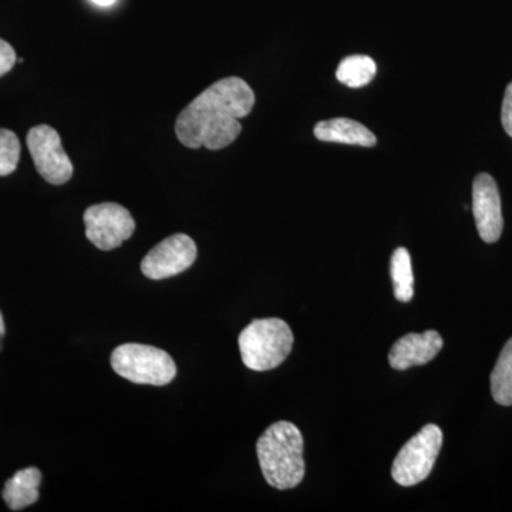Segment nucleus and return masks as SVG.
<instances>
[{"label": "nucleus", "instance_id": "obj_10", "mask_svg": "<svg viewBox=\"0 0 512 512\" xmlns=\"http://www.w3.org/2000/svg\"><path fill=\"white\" fill-rule=\"evenodd\" d=\"M444 342L436 330L409 333L394 343L389 353V363L394 370H407L431 362L443 349Z\"/></svg>", "mask_w": 512, "mask_h": 512}, {"label": "nucleus", "instance_id": "obj_16", "mask_svg": "<svg viewBox=\"0 0 512 512\" xmlns=\"http://www.w3.org/2000/svg\"><path fill=\"white\" fill-rule=\"evenodd\" d=\"M20 160V141L13 131L0 128V177L15 173Z\"/></svg>", "mask_w": 512, "mask_h": 512}, {"label": "nucleus", "instance_id": "obj_9", "mask_svg": "<svg viewBox=\"0 0 512 512\" xmlns=\"http://www.w3.org/2000/svg\"><path fill=\"white\" fill-rule=\"evenodd\" d=\"M473 214L477 231L487 244L501 238L504 229L503 207L498 185L487 173H480L473 183Z\"/></svg>", "mask_w": 512, "mask_h": 512}, {"label": "nucleus", "instance_id": "obj_12", "mask_svg": "<svg viewBox=\"0 0 512 512\" xmlns=\"http://www.w3.org/2000/svg\"><path fill=\"white\" fill-rule=\"evenodd\" d=\"M39 468L29 467L20 470L6 481L3 500L12 511H22L39 500V487L42 484Z\"/></svg>", "mask_w": 512, "mask_h": 512}, {"label": "nucleus", "instance_id": "obj_7", "mask_svg": "<svg viewBox=\"0 0 512 512\" xmlns=\"http://www.w3.org/2000/svg\"><path fill=\"white\" fill-rule=\"evenodd\" d=\"M26 143L37 173L42 175L43 180L52 185L69 183L73 177V164L55 128L46 124L30 128Z\"/></svg>", "mask_w": 512, "mask_h": 512}, {"label": "nucleus", "instance_id": "obj_11", "mask_svg": "<svg viewBox=\"0 0 512 512\" xmlns=\"http://www.w3.org/2000/svg\"><path fill=\"white\" fill-rule=\"evenodd\" d=\"M315 137L325 143L349 144V146L375 147L377 138L369 128L359 121L345 119H330L319 121L315 126Z\"/></svg>", "mask_w": 512, "mask_h": 512}, {"label": "nucleus", "instance_id": "obj_5", "mask_svg": "<svg viewBox=\"0 0 512 512\" xmlns=\"http://www.w3.org/2000/svg\"><path fill=\"white\" fill-rule=\"evenodd\" d=\"M443 446V431L436 424H427L404 444L394 458L392 477L403 487H413L426 480L433 471Z\"/></svg>", "mask_w": 512, "mask_h": 512}, {"label": "nucleus", "instance_id": "obj_14", "mask_svg": "<svg viewBox=\"0 0 512 512\" xmlns=\"http://www.w3.org/2000/svg\"><path fill=\"white\" fill-rule=\"evenodd\" d=\"M390 276L397 301L410 302L414 296L412 256L406 248H397L390 259Z\"/></svg>", "mask_w": 512, "mask_h": 512}, {"label": "nucleus", "instance_id": "obj_19", "mask_svg": "<svg viewBox=\"0 0 512 512\" xmlns=\"http://www.w3.org/2000/svg\"><path fill=\"white\" fill-rule=\"evenodd\" d=\"M5 335H6L5 320H3L2 312H0V352H2L3 339H5Z\"/></svg>", "mask_w": 512, "mask_h": 512}, {"label": "nucleus", "instance_id": "obj_6", "mask_svg": "<svg viewBox=\"0 0 512 512\" xmlns=\"http://www.w3.org/2000/svg\"><path fill=\"white\" fill-rule=\"evenodd\" d=\"M83 221L87 239L101 251L121 247L136 231L133 215L116 202L92 205L84 212Z\"/></svg>", "mask_w": 512, "mask_h": 512}, {"label": "nucleus", "instance_id": "obj_8", "mask_svg": "<svg viewBox=\"0 0 512 512\" xmlns=\"http://www.w3.org/2000/svg\"><path fill=\"white\" fill-rule=\"evenodd\" d=\"M197 259V245L185 234H175L156 245L141 262L148 279L161 281L183 274Z\"/></svg>", "mask_w": 512, "mask_h": 512}, {"label": "nucleus", "instance_id": "obj_3", "mask_svg": "<svg viewBox=\"0 0 512 512\" xmlns=\"http://www.w3.org/2000/svg\"><path fill=\"white\" fill-rule=\"evenodd\" d=\"M242 362L255 372L275 369L291 355L293 333L285 320L255 319L242 330L238 339Z\"/></svg>", "mask_w": 512, "mask_h": 512}, {"label": "nucleus", "instance_id": "obj_2", "mask_svg": "<svg viewBox=\"0 0 512 512\" xmlns=\"http://www.w3.org/2000/svg\"><path fill=\"white\" fill-rule=\"evenodd\" d=\"M259 466L266 483L276 490L298 487L305 477L301 430L289 421L272 424L256 444Z\"/></svg>", "mask_w": 512, "mask_h": 512}, {"label": "nucleus", "instance_id": "obj_15", "mask_svg": "<svg viewBox=\"0 0 512 512\" xmlns=\"http://www.w3.org/2000/svg\"><path fill=\"white\" fill-rule=\"evenodd\" d=\"M490 380L495 402L501 406H512V338L501 350Z\"/></svg>", "mask_w": 512, "mask_h": 512}, {"label": "nucleus", "instance_id": "obj_4", "mask_svg": "<svg viewBox=\"0 0 512 512\" xmlns=\"http://www.w3.org/2000/svg\"><path fill=\"white\" fill-rule=\"evenodd\" d=\"M111 367L128 382L165 386L177 376L173 357L154 346L126 343L111 353Z\"/></svg>", "mask_w": 512, "mask_h": 512}, {"label": "nucleus", "instance_id": "obj_13", "mask_svg": "<svg viewBox=\"0 0 512 512\" xmlns=\"http://www.w3.org/2000/svg\"><path fill=\"white\" fill-rule=\"evenodd\" d=\"M377 66L372 57L353 55L345 57L336 70V79L352 89H360L375 79Z\"/></svg>", "mask_w": 512, "mask_h": 512}, {"label": "nucleus", "instance_id": "obj_17", "mask_svg": "<svg viewBox=\"0 0 512 512\" xmlns=\"http://www.w3.org/2000/svg\"><path fill=\"white\" fill-rule=\"evenodd\" d=\"M18 62L15 49L5 40L0 39V77L8 74Z\"/></svg>", "mask_w": 512, "mask_h": 512}, {"label": "nucleus", "instance_id": "obj_20", "mask_svg": "<svg viewBox=\"0 0 512 512\" xmlns=\"http://www.w3.org/2000/svg\"><path fill=\"white\" fill-rule=\"evenodd\" d=\"M92 2L99 6H110L113 5L116 0H92Z\"/></svg>", "mask_w": 512, "mask_h": 512}, {"label": "nucleus", "instance_id": "obj_18", "mask_svg": "<svg viewBox=\"0 0 512 512\" xmlns=\"http://www.w3.org/2000/svg\"><path fill=\"white\" fill-rule=\"evenodd\" d=\"M501 123H503L505 133L512 138V82L505 89Z\"/></svg>", "mask_w": 512, "mask_h": 512}, {"label": "nucleus", "instance_id": "obj_1", "mask_svg": "<svg viewBox=\"0 0 512 512\" xmlns=\"http://www.w3.org/2000/svg\"><path fill=\"white\" fill-rule=\"evenodd\" d=\"M254 106V90L245 80H218L178 114L175 134L185 147L221 150L237 140L242 131L239 120Z\"/></svg>", "mask_w": 512, "mask_h": 512}]
</instances>
